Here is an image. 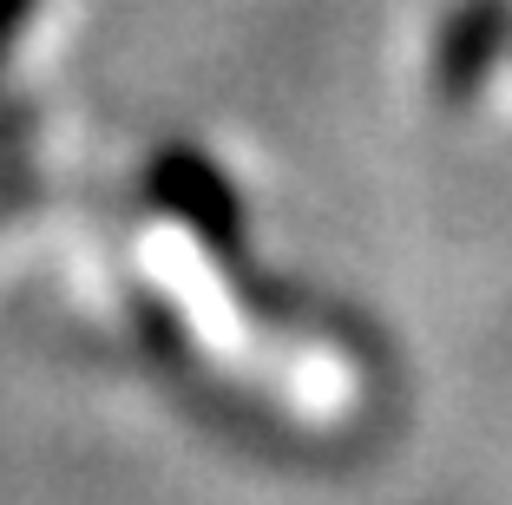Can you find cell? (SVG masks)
I'll list each match as a JSON object with an SVG mask.
<instances>
[{"label":"cell","instance_id":"cell-1","mask_svg":"<svg viewBox=\"0 0 512 505\" xmlns=\"http://www.w3.org/2000/svg\"><path fill=\"white\" fill-rule=\"evenodd\" d=\"M512 40V0H460L434 40V79L440 92H480V79L493 73V60Z\"/></svg>","mask_w":512,"mask_h":505},{"label":"cell","instance_id":"cell-2","mask_svg":"<svg viewBox=\"0 0 512 505\" xmlns=\"http://www.w3.org/2000/svg\"><path fill=\"white\" fill-rule=\"evenodd\" d=\"M158 191L171 197L178 210H191V223H211V230H230V197H224V184L204 171V164H184V158H171L165 171H158Z\"/></svg>","mask_w":512,"mask_h":505},{"label":"cell","instance_id":"cell-3","mask_svg":"<svg viewBox=\"0 0 512 505\" xmlns=\"http://www.w3.org/2000/svg\"><path fill=\"white\" fill-rule=\"evenodd\" d=\"M27 14H33V0H0V53L14 46V33L27 27Z\"/></svg>","mask_w":512,"mask_h":505}]
</instances>
